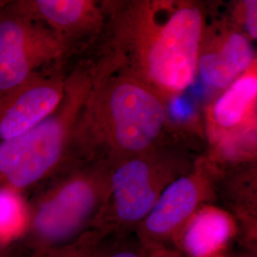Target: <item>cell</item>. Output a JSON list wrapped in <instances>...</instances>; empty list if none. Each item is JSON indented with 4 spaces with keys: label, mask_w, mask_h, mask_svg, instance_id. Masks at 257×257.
Here are the masks:
<instances>
[{
    "label": "cell",
    "mask_w": 257,
    "mask_h": 257,
    "mask_svg": "<svg viewBox=\"0 0 257 257\" xmlns=\"http://www.w3.org/2000/svg\"><path fill=\"white\" fill-rule=\"evenodd\" d=\"M109 19V56L98 69L131 76L166 102L193 84L206 28L200 4L133 0L113 5Z\"/></svg>",
    "instance_id": "cell-1"
},
{
    "label": "cell",
    "mask_w": 257,
    "mask_h": 257,
    "mask_svg": "<svg viewBox=\"0 0 257 257\" xmlns=\"http://www.w3.org/2000/svg\"><path fill=\"white\" fill-rule=\"evenodd\" d=\"M71 149L78 162L112 163L162 148L167 102L145 84L94 67Z\"/></svg>",
    "instance_id": "cell-2"
},
{
    "label": "cell",
    "mask_w": 257,
    "mask_h": 257,
    "mask_svg": "<svg viewBox=\"0 0 257 257\" xmlns=\"http://www.w3.org/2000/svg\"><path fill=\"white\" fill-rule=\"evenodd\" d=\"M55 179L30 200L19 251L28 257L68 244L92 226L108 193L106 162H77L54 175Z\"/></svg>",
    "instance_id": "cell-3"
},
{
    "label": "cell",
    "mask_w": 257,
    "mask_h": 257,
    "mask_svg": "<svg viewBox=\"0 0 257 257\" xmlns=\"http://www.w3.org/2000/svg\"><path fill=\"white\" fill-rule=\"evenodd\" d=\"M92 84L79 69L65 78L63 98L50 115L17 138L0 142V192L20 193L61 172Z\"/></svg>",
    "instance_id": "cell-4"
},
{
    "label": "cell",
    "mask_w": 257,
    "mask_h": 257,
    "mask_svg": "<svg viewBox=\"0 0 257 257\" xmlns=\"http://www.w3.org/2000/svg\"><path fill=\"white\" fill-rule=\"evenodd\" d=\"M107 164V197L92 226L106 236L135 233L166 188L193 166L162 148Z\"/></svg>",
    "instance_id": "cell-5"
},
{
    "label": "cell",
    "mask_w": 257,
    "mask_h": 257,
    "mask_svg": "<svg viewBox=\"0 0 257 257\" xmlns=\"http://www.w3.org/2000/svg\"><path fill=\"white\" fill-rule=\"evenodd\" d=\"M256 60L207 110L211 164L248 162L256 154Z\"/></svg>",
    "instance_id": "cell-6"
},
{
    "label": "cell",
    "mask_w": 257,
    "mask_h": 257,
    "mask_svg": "<svg viewBox=\"0 0 257 257\" xmlns=\"http://www.w3.org/2000/svg\"><path fill=\"white\" fill-rule=\"evenodd\" d=\"M70 41L45 25L4 9L0 12V94L29 81L43 65L55 62Z\"/></svg>",
    "instance_id": "cell-7"
},
{
    "label": "cell",
    "mask_w": 257,
    "mask_h": 257,
    "mask_svg": "<svg viewBox=\"0 0 257 257\" xmlns=\"http://www.w3.org/2000/svg\"><path fill=\"white\" fill-rule=\"evenodd\" d=\"M219 172L209 160L200 159L170 184L135 231L142 246L146 249L172 246L175 234L193 213L214 199Z\"/></svg>",
    "instance_id": "cell-8"
},
{
    "label": "cell",
    "mask_w": 257,
    "mask_h": 257,
    "mask_svg": "<svg viewBox=\"0 0 257 257\" xmlns=\"http://www.w3.org/2000/svg\"><path fill=\"white\" fill-rule=\"evenodd\" d=\"M255 60L252 41L234 23L205 28L197 74L208 87L225 90Z\"/></svg>",
    "instance_id": "cell-9"
},
{
    "label": "cell",
    "mask_w": 257,
    "mask_h": 257,
    "mask_svg": "<svg viewBox=\"0 0 257 257\" xmlns=\"http://www.w3.org/2000/svg\"><path fill=\"white\" fill-rule=\"evenodd\" d=\"M65 78L37 74L0 94V142L17 138L45 119L63 98Z\"/></svg>",
    "instance_id": "cell-10"
},
{
    "label": "cell",
    "mask_w": 257,
    "mask_h": 257,
    "mask_svg": "<svg viewBox=\"0 0 257 257\" xmlns=\"http://www.w3.org/2000/svg\"><path fill=\"white\" fill-rule=\"evenodd\" d=\"M11 12L39 22L70 41L102 27L104 12L92 0H19L7 6Z\"/></svg>",
    "instance_id": "cell-11"
},
{
    "label": "cell",
    "mask_w": 257,
    "mask_h": 257,
    "mask_svg": "<svg viewBox=\"0 0 257 257\" xmlns=\"http://www.w3.org/2000/svg\"><path fill=\"white\" fill-rule=\"evenodd\" d=\"M238 234L237 222L230 211L208 203L175 234L172 247L183 257L219 256Z\"/></svg>",
    "instance_id": "cell-12"
},
{
    "label": "cell",
    "mask_w": 257,
    "mask_h": 257,
    "mask_svg": "<svg viewBox=\"0 0 257 257\" xmlns=\"http://www.w3.org/2000/svg\"><path fill=\"white\" fill-rule=\"evenodd\" d=\"M105 237L98 230H88L68 244L37 251L28 257H92Z\"/></svg>",
    "instance_id": "cell-13"
},
{
    "label": "cell",
    "mask_w": 257,
    "mask_h": 257,
    "mask_svg": "<svg viewBox=\"0 0 257 257\" xmlns=\"http://www.w3.org/2000/svg\"><path fill=\"white\" fill-rule=\"evenodd\" d=\"M147 249L135 233L113 234L103 239L92 257H146Z\"/></svg>",
    "instance_id": "cell-14"
},
{
    "label": "cell",
    "mask_w": 257,
    "mask_h": 257,
    "mask_svg": "<svg viewBox=\"0 0 257 257\" xmlns=\"http://www.w3.org/2000/svg\"><path fill=\"white\" fill-rule=\"evenodd\" d=\"M237 27L251 40L257 37V1L245 0L240 2L234 12Z\"/></svg>",
    "instance_id": "cell-15"
},
{
    "label": "cell",
    "mask_w": 257,
    "mask_h": 257,
    "mask_svg": "<svg viewBox=\"0 0 257 257\" xmlns=\"http://www.w3.org/2000/svg\"><path fill=\"white\" fill-rule=\"evenodd\" d=\"M146 257H183L172 246H157L148 248Z\"/></svg>",
    "instance_id": "cell-16"
},
{
    "label": "cell",
    "mask_w": 257,
    "mask_h": 257,
    "mask_svg": "<svg viewBox=\"0 0 257 257\" xmlns=\"http://www.w3.org/2000/svg\"><path fill=\"white\" fill-rule=\"evenodd\" d=\"M0 257H26L18 248H10L0 244Z\"/></svg>",
    "instance_id": "cell-17"
},
{
    "label": "cell",
    "mask_w": 257,
    "mask_h": 257,
    "mask_svg": "<svg viewBox=\"0 0 257 257\" xmlns=\"http://www.w3.org/2000/svg\"><path fill=\"white\" fill-rule=\"evenodd\" d=\"M238 257H257V250H247L245 253Z\"/></svg>",
    "instance_id": "cell-18"
},
{
    "label": "cell",
    "mask_w": 257,
    "mask_h": 257,
    "mask_svg": "<svg viewBox=\"0 0 257 257\" xmlns=\"http://www.w3.org/2000/svg\"><path fill=\"white\" fill-rule=\"evenodd\" d=\"M216 257H223V255H219V256H216Z\"/></svg>",
    "instance_id": "cell-19"
}]
</instances>
